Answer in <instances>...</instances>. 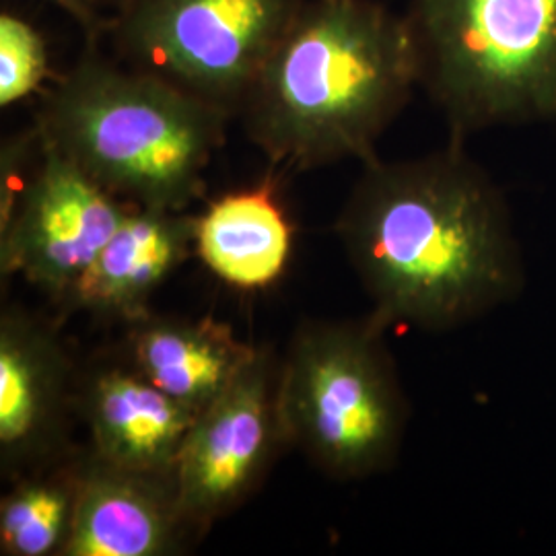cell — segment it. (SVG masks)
Here are the masks:
<instances>
[{
  "label": "cell",
  "instance_id": "obj_1",
  "mask_svg": "<svg viewBox=\"0 0 556 556\" xmlns=\"http://www.w3.org/2000/svg\"><path fill=\"white\" fill-rule=\"evenodd\" d=\"M337 233L388 326L459 328L526 285L509 204L459 140L418 160L365 163Z\"/></svg>",
  "mask_w": 556,
  "mask_h": 556
},
{
  "label": "cell",
  "instance_id": "obj_2",
  "mask_svg": "<svg viewBox=\"0 0 556 556\" xmlns=\"http://www.w3.org/2000/svg\"><path fill=\"white\" fill-rule=\"evenodd\" d=\"M417 85L406 17L374 0H305L239 112L282 169L369 163Z\"/></svg>",
  "mask_w": 556,
  "mask_h": 556
},
{
  "label": "cell",
  "instance_id": "obj_3",
  "mask_svg": "<svg viewBox=\"0 0 556 556\" xmlns=\"http://www.w3.org/2000/svg\"><path fill=\"white\" fill-rule=\"evenodd\" d=\"M231 114L135 66L85 56L50 89L36 128L114 197L186 211Z\"/></svg>",
  "mask_w": 556,
  "mask_h": 556
},
{
  "label": "cell",
  "instance_id": "obj_4",
  "mask_svg": "<svg viewBox=\"0 0 556 556\" xmlns=\"http://www.w3.org/2000/svg\"><path fill=\"white\" fill-rule=\"evenodd\" d=\"M404 17L452 140L556 119V0H410Z\"/></svg>",
  "mask_w": 556,
  "mask_h": 556
},
{
  "label": "cell",
  "instance_id": "obj_5",
  "mask_svg": "<svg viewBox=\"0 0 556 556\" xmlns=\"http://www.w3.org/2000/svg\"><path fill=\"white\" fill-rule=\"evenodd\" d=\"M374 314L305 321L278 367V418L287 445L324 475L361 480L396 464L408 402Z\"/></svg>",
  "mask_w": 556,
  "mask_h": 556
},
{
  "label": "cell",
  "instance_id": "obj_6",
  "mask_svg": "<svg viewBox=\"0 0 556 556\" xmlns=\"http://www.w3.org/2000/svg\"><path fill=\"white\" fill-rule=\"evenodd\" d=\"M305 0H130L112 31L128 66L233 114Z\"/></svg>",
  "mask_w": 556,
  "mask_h": 556
},
{
  "label": "cell",
  "instance_id": "obj_7",
  "mask_svg": "<svg viewBox=\"0 0 556 556\" xmlns=\"http://www.w3.org/2000/svg\"><path fill=\"white\" fill-rule=\"evenodd\" d=\"M130 206L41 139L25 188L0 213L2 277L21 275L68 303Z\"/></svg>",
  "mask_w": 556,
  "mask_h": 556
},
{
  "label": "cell",
  "instance_id": "obj_8",
  "mask_svg": "<svg viewBox=\"0 0 556 556\" xmlns=\"http://www.w3.org/2000/svg\"><path fill=\"white\" fill-rule=\"evenodd\" d=\"M278 367L258 349L248 367L200 413L179 452L174 484L188 530H206L250 497L280 445Z\"/></svg>",
  "mask_w": 556,
  "mask_h": 556
},
{
  "label": "cell",
  "instance_id": "obj_9",
  "mask_svg": "<svg viewBox=\"0 0 556 556\" xmlns=\"http://www.w3.org/2000/svg\"><path fill=\"white\" fill-rule=\"evenodd\" d=\"M71 363L56 332L9 307L0 319V464L20 475L59 443Z\"/></svg>",
  "mask_w": 556,
  "mask_h": 556
},
{
  "label": "cell",
  "instance_id": "obj_10",
  "mask_svg": "<svg viewBox=\"0 0 556 556\" xmlns=\"http://www.w3.org/2000/svg\"><path fill=\"white\" fill-rule=\"evenodd\" d=\"M190 532L172 478L122 470L91 456L79 466V493L62 556L172 555Z\"/></svg>",
  "mask_w": 556,
  "mask_h": 556
},
{
  "label": "cell",
  "instance_id": "obj_11",
  "mask_svg": "<svg viewBox=\"0 0 556 556\" xmlns=\"http://www.w3.org/2000/svg\"><path fill=\"white\" fill-rule=\"evenodd\" d=\"M194 252V217L186 211L132 204L116 233L80 278L71 307L139 324L149 301Z\"/></svg>",
  "mask_w": 556,
  "mask_h": 556
},
{
  "label": "cell",
  "instance_id": "obj_12",
  "mask_svg": "<svg viewBox=\"0 0 556 556\" xmlns=\"http://www.w3.org/2000/svg\"><path fill=\"white\" fill-rule=\"evenodd\" d=\"M93 456L122 470L172 478L199 413L167 396L135 365L103 369L85 390Z\"/></svg>",
  "mask_w": 556,
  "mask_h": 556
},
{
  "label": "cell",
  "instance_id": "obj_13",
  "mask_svg": "<svg viewBox=\"0 0 556 556\" xmlns=\"http://www.w3.org/2000/svg\"><path fill=\"white\" fill-rule=\"evenodd\" d=\"M229 326L211 318L149 316L132 324V365L167 396L202 413L256 355Z\"/></svg>",
  "mask_w": 556,
  "mask_h": 556
},
{
  "label": "cell",
  "instance_id": "obj_14",
  "mask_svg": "<svg viewBox=\"0 0 556 556\" xmlns=\"http://www.w3.org/2000/svg\"><path fill=\"white\" fill-rule=\"evenodd\" d=\"M194 252L217 277L245 291L275 285L293 252V227L270 181L229 192L194 217Z\"/></svg>",
  "mask_w": 556,
  "mask_h": 556
},
{
  "label": "cell",
  "instance_id": "obj_15",
  "mask_svg": "<svg viewBox=\"0 0 556 556\" xmlns=\"http://www.w3.org/2000/svg\"><path fill=\"white\" fill-rule=\"evenodd\" d=\"M79 493V466L23 478L0 503V553L60 555L68 542Z\"/></svg>",
  "mask_w": 556,
  "mask_h": 556
},
{
  "label": "cell",
  "instance_id": "obj_16",
  "mask_svg": "<svg viewBox=\"0 0 556 556\" xmlns=\"http://www.w3.org/2000/svg\"><path fill=\"white\" fill-rule=\"evenodd\" d=\"M50 73L48 46L40 31L13 13L0 15V108L31 98Z\"/></svg>",
  "mask_w": 556,
  "mask_h": 556
},
{
  "label": "cell",
  "instance_id": "obj_17",
  "mask_svg": "<svg viewBox=\"0 0 556 556\" xmlns=\"http://www.w3.org/2000/svg\"><path fill=\"white\" fill-rule=\"evenodd\" d=\"M54 4L62 13H66L73 21H77L80 27L89 34H96L100 27V15L85 2V0H43Z\"/></svg>",
  "mask_w": 556,
  "mask_h": 556
},
{
  "label": "cell",
  "instance_id": "obj_18",
  "mask_svg": "<svg viewBox=\"0 0 556 556\" xmlns=\"http://www.w3.org/2000/svg\"><path fill=\"white\" fill-rule=\"evenodd\" d=\"M98 15L101 17V11L103 9H110V11H114V17L118 15L119 11L130 2V0H85Z\"/></svg>",
  "mask_w": 556,
  "mask_h": 556
}]
</instances>
